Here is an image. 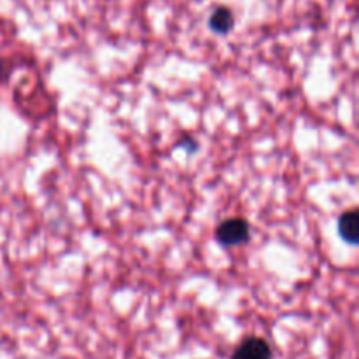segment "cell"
<instances>
[{"label": "cell", "instance_id": "obj_4", "mask_svg": "<svg viewBox=\"0 0 359 359\" xmlns=\"http://www.w3.org/2000/svg\"><path fill=\"white\" fill-rule=\"evenodd\" d=\"M339 233L344 241L356 244L358 242V210H347L339 219Z\"/></svg>", "mask_w": 359, "mask_h": 359}, {"label": "cell", "instance_id": "obj_3", "mask_svg": "<svg viewBox=\"0 0 359 359\" xmlns=\"http://www.w3.org/2000/svg\"><path fill=\"white\" fill-rule=\"evenodd\" d=\"M235 25V16L228 7H217L212 14H210L209 27L210 30L216 32V34H228V32L233 28Z\"/></svg>", "mask_w": 359, "mask_h": 359}, {"label": "cell", "instance_id": "obj_1", "mask_svg": "<svg viewBox=\"0 0 359 359\" xmlns=\"http://www.w3.org/2000/svg\"><path fill=\"white\" fill-rule=\"evenodd\" d=\"M249 237H251V226L244 217H228L216 228L217 242L224 248L245 244Z\"/></svg>", "mask_w": 359, "mask_h": 359}, {"label": "cell", "instance_id": "obj_2", "mask_svg": "<svg viewBox=\"0 0 359 359\" xmlns=\"http://www.w3.org/2000/svg\"><path fill=\"white\" fill-rule=\"evenodd\" d=\"M231 359H272V347L265 339L249 337L235 349Z\"/></svg>", "mask_w": 359, "mask_h": 359}]
</instances>
